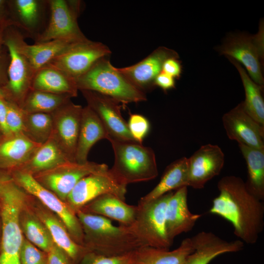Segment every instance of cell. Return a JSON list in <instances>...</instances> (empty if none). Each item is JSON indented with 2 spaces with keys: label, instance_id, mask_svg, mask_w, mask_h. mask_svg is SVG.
Here are the masks:
<instances>
[{
  "label": "cell",
  "instance_id": "cell-1",
  "mask_svg": "<svg viewBox=\"0 0 264 264\" xmlns=\"http://www.w3.org/2000/svg\"><path fill=\"white\" fill-rule=\"evenodd\" d=\"M219 194L209 213L220 216L233 226L234 234L243 243L257 242L264 227V205L246 188L240 177L226 176L217 185Z\"/></svg>",
  "mask_w": 264,
  "mask_h": 264
},
{
  "label": "cell",
  "instance_id": "cell-2",
  "mask_svg": "<svg viewBox=\"0 0 264 264\" xmlns=\"http://www.w3.org/2000/svg\"><path fill=\"white\" fill-rule=\"evenodd\" d=\"M28 196L9 176L0 174V264H21L24 237L20 215Z\"/></svg>",
  "mask_w": 264,
  "mask_h": 264
},
{
  "label": "cell",
  "instance_id": "cell-3",
  "mask_svg": "<svg viewBox=\"0 0 264 264\" xmlns=\"http://www.w3.org/2000/svg\"><path fill=\"white\" fill-rule=\"evenodd\" d=\"M76 215L84 235V246L107 256L126 254L143 247L130 227L115 226L104 217L79 210Z\"/></svg>",
  "mask_w": 264,
  "mask_h": 264
},
{
  "label": "cell",
  "instance_id": "cell-4",
  "mask_svg": "<svg viewBox=\"0 0 264 264\" xmlns=\"http://www.w3.org/2000/svg\"><path fill=\"white\" fill-rule=\"evenodd\" d=\"M79 90L93 91L126 104L147 100L145 93L134 87L107 57L75 79Z\"/></svg>",
  "mask_w": 264,
  "mask_h": 264
},
{
  "label": "cell",
  "instance_id": "cell-5",
  "mask_svg": "<svg viewBox=\"0 0 264 264\" xmlns=\"http://www.w3.org/2000/svg\"><path fill=\"white\" fill-rule=\"evenodd\" d=\"M109 141L114 154V164L110 169L122 182L127 185L157 176L155 155L151 148L136 141Z\"/></svg>",
  "mask_w": 264,
  "mask_h": 264
},
{
  "label": "cell",
  "instance_id": "cell-6",
  "mask_svg": "<svg viewBox=\"0 0 264 264\" xmlns=\"http://www.w3.org/2000/svg\"><path fill=\"white\" fill-rule=\"evenodd\" d=\"M23 36L14 25L6 30L4 45L7 47L10 63L8 70V83L2 88L5 99L21 108L31 85L36 71L20 48V40Z\"/></svg>",
  "mask_w": 264,
  "mask_h": 264
},
{
  "label": "cell",
  "instance_id": "cell-7",
  "mask_svg": "<svg viewBox=\"0 0 264 264\" xmlns=\"http://www.w3.org/2000/svg\"><path fill=\"white\" fill-rule=\"evenodd\" d=\"M168 192L151 201L139 203L135 220L129 226L143 246L169 249L172 246L166 234L165 212L173 194Z\"/></svg>",
  "mask_w": 264,
  "mask_h": 264
},
{
  "label": "cell",
  "instance_id": "cell-8",
  "mask_svg": "<svg viewBox=\"0 0 264 264\" xmlns=\"http://www.w3.org/2000/svg\"><path fill=\"white\" fill-rule=\"evenodd\" d=\"M8 176L14 182L28 194L38 199L63 222L73 240L84 246V235L76 214L67 203L41 185L33 176L16 169Z\"/></svg>",
  "mask_w": 264,
  "mask_h": 264
},
{
  "label": "cell",
  "instance_id": "cell-9",
  "mask_svg": "<svg viewBox=\"0 0 264 264\" xmlns=\"http://www.w3.org/2000/svg\"><path fill=\"white\" fill-rule=\"evenodd\" d=\"M264 46L263 26L254 36L243 33L230 34L218 49L220 54L243 65L251 79L263 86L261 63L264 57Z\"/></svg>",
  "mask_w": 264,
  "mask_h": 264
},
{
  "label": "cell",
  "instance_id": "cell-10",
  "mask_svg": "<svg viewBox=\"0 0 264 264\" xmlns=\"http://www.w3.org/2000/svg\"><path fill=\"white\" fill-rule=\"evenodd\" d=\"M47 2L50 10L49 22L37 36L36 43L62 40L75 43L88 40L77 22L78 2L65 0H50Z\"/></svg>",
  "mask_w": 264,
  "mask_h": 264
},
{
  "label": "cell",
  "instance_id": "cell-11",
  "mask_svg": "<svg viewBox=\"0 0 264 264\" xmlns=\"http://www.w3.org/2000/svg\"><path fill=\"white\" fill-rule=\"evenodd\" d=\"M127 186L108 168L92 173L80 179L65 202L76 213L90 201L104 194H113L125 201Z\"/></svg>",
  "mask_w": 264,
  "mask_h": 264
},
{
  "label": "cell",
  "instance_id": "cell-12",
  "mask_svg": "<svg viewBox=\"0 0 264 264\" xmlns=\"http://www.w3.org/2000/svg\"><path fill=\"white\" fill-rule=\"evenodd\" d=\"M108 168L105 164L88 161L81 164L69 161L32 176L43 187L66 201L68 195L80 179L92 173Z\"/></svg>",
  "mask_w": 264,
  "mask_h": 264
},
{
  "label": "cell",
  "instance_id": "cell-13",
  "mask_svg": "<svg viewBox=\"0 0 264 264\" xmlns=\"http://www.w3.org/2000/svg\"><path fill=\"white\" fill-rule=\"evenodd\" d=\"M110 53V49L105 44L88 40L73 44L46 65L58 68L76 79L88 71L100 59Z\"/></svg>",
  "mask_w": 264,
  "mask_h": 264
},
{
  "label": "cell",
  "instance_id": "cell-14",
  "mask_svg": "<svg viewBox=\"0 0 264 264\" xmlns=\"http://www.w3.org/2000/svg\"><path fill=\"white\" fill-rule=\"evenodd\" d=\"M83 107L71 100L51 113L50 138L59 146L68 160L75 161V154Z\"/></svg>",
  "mask_w": 264,
  "mask_h": 264
},
{
  "label": "cell",
  "instance_id": "cell-15",
  "mask_svg": "<svg viewBox=\"0 0 264 264\" xmlns=\"http://www.w3.org/2000/svg\"><path fill=\"white\" fill-rule=\"evenodd\" d=\"M80 91L87 106L95 113L106 129L108 140L112 139L121 141H136L129 131L127 122L122 115L119 102L95 91Z\"/></svg>",
  "mask_w": 264,
  "mask_h": 264
},
{
  "label": "cell",
  "instance_id": "cell-16",
  "mask_svg": "<svg viewBox=\"0 0 264 264\" xmlns=\"http://www.w3.org/2000/svg\"><path fill=\"white\" fill-rule=\"evenodd\" d=\"M224 163V154L217 145L201 146L188 158V187L203 188L205 184L218 176Z\"/></svg>",
  "mask_w": 264,
  "mask_h": 264
},
{
  "label": "cell",
  "instance_id": "cell-17",
  "mask_svg": "<svg viewBox=\"0 0 264 264\" xmlns=\"http://www.w3.org/2000/svg\"><path fill=\"white\" fill-rule=\"evenodd\" d=\"M222 121L230 140L236 141L238 144L264 149V126L245 112L242 102L224 114Z\"/></svg>",
  "mask_w": 264,
  "mask_h": 264
},
{
  "label": "cell",
  "instance_id": "cell-18",
  "mask_svg": "<svg viewBox=\"0 0 264 264\" xmlns=\"http://www.w3.org/2000/svg\"><path fill=\"white\" fill-rule=\"evenodd\" d=\"M28 204L47 228L54 244L65 251L74 264H78L83 257L90 251L85 246L76 243L61 220L30 195Z\"/></svg>",
  "mask_w": 264,
  "mask_h": 264
},
{
  "label": "cell",
  "instance_id": "cell-19",
  "mask_svg": "<svg viewBox=\"0 0 264 264\" xmlns=\"http://www.w3.org/2000/svg\"><path fill=\"white\" fill-rule=\"evenodd\" d=\"M173 57L179 58L176 51L160 46L137 63L117 69L134 87L145 93L155 87L154 80L162 71L164 62Z\"/></svg>",
  "mask_w": 264,
  "mask_h": 264
},
{
  "label": "cell",
  "instance_id": "cell-20",
  "mask_svg": "<svg viewBox=\"0 0 264 264\" xmlns=\"http://www.w3.org/2000/svg\"><path fill=\"white\" fill-rule=\"evenodd\" d=\"M188 187L176 190L169 198L165 212V229L167 238L172 244L179 235L190 231L201 214L191 213L188 205Z\"/></svg>",
  "mask_w": 264,
  "mask_h": 264
},
{
  "label": "cell",
  "instance_id": "cell-21",
  "mask_svg": "<svg viewBox=\"0 0 264 264\" xmlns=\"http://www.w3.org/2000/svg\"><path fill=\"white\" fill-rule=\"evenodd\" d=\"M191 238L194 250L182 264H209L218 256L240 251L244 246L240 240L227 241L210 232L202 231Z\"/></svg>",
  "mask_w": 264,
  "mask_h": 264
},
{
  "label": "cell",
  "instance_id": "cell-22",
  "mask_svg": "<svg viewBox=\"0 0 264 264\" xmlns=\"http://www.w3.org/2000/svg\"><path fill=\"white\" fill-rule=\"evenodd\" d=\"M41 145L23 134L3 136L0 140V174L8 175L19 168Z\"/></svg>",
  "mask_w": 264,
  "mask_h": 264
},
{
  "label": "cell",
  "instance_id": "cell-23",
  "mask_svg": "<svg viewBox=\"0 0 264 264\" xmlns=\"http://www.w3.org/2000/svg\"><path fill=\"white\" fill-rule=\"evenodd\" d=\"M79 210L110 219L129 226L135 220L137 206L128 204L113 194H107L95 198Z\"/></svg>",
  "mask_w": 264,
  "mask_h": 264
},
{
  "label": "cell",
  "instance_id": "cell-24",
  "mask_svg": "<svg viewBox=\"0 0 264 264\" xmlns=\"http://www.w3.org/2000/svg\"><path fill=\"white\" fill-rule=\"evenodd\" d=\"M108 134L95 113L88 106L83 107L75 154V161L84 164L93 145L100 140L108 139Z\"/></svg>",
  "mask_w": 264,
  "mask_h": 264
},
{
  "label": "cell",
  "instance_id": "cell-25",
  "mask_svg": "<svg viewBox=\"0 0 264 264\" xmlns=\"http://www.w3.org/2000/svg\"><path fill=\"white\" fill-rule=\"evenodd\" d=\"M31 90L66 95L71 98L76 97L79 90L74 78L49 65L36 71Z\"/></svg>",
  "mask_w": 264,
  "mask_h": 264
},
{
  "label": "cell",
  "instance_id": "cell-26",
  "mask_svg": "<svg viewBox=\"0 0 264 264\" xmlns=\"http://www.w3.org/2000/svg\"><path fill=\"white\" fill-rule=\"evenodd\" d=\"M188 187V158L183 157L171 163L165 169L158 183L142 197L139 203H146L181 187Z\"/></svg>",
  "mask_w": 264,
  "mask_h": 264
},
{
  "label": "cell",
  "instance_id": "cell-27",
  "mask_svg": "<svg viewBox=\"0 0 264 264\" xmlns=\"http://www.w3.org/2000/svg\"><path fill=\"white\" fill-rule=\"evenodd\" d=\"M69 161L59 146L50 137L38 148L25 163L17 169L34 175Z\"/></svg>",
  "mask_w": 264,
  "mask_h": 264
},
{
  "label": "cell",
  "instance_id": "cell-28",
  "mask_svg": "<svg viewBox=\"0 0 264 264\" xmlns=\"http://www.w3.org/2000/svg\"><path fill=\"white\" fill-rule=\"evenodd\" d=\"M73 44L62 40H52L29 44L22 36L19 45L21 51L36 72Z\"/></svg>",
  "mask_w": 264,
  "mask_h": 264
},
{
  "label": "cell",
  "instance_id": "cell-29",
  "mask_svg": "<svg viewBox=\"0 0 264 264\" xmlns=\"http://www.w3.org/2000/svg\"><path fill=\"white\" fill-rule=\"evenodd\" d=\"M194 250L191 238L184 239L176 249L143 246L137 250L138 264H182Z\"/></svg>",
  "mask_w": 264,
  "mask_h": 264
},
{
  "label": "cell",
  "instance_id": "cell-30",
  "mask_svg": "<svg viewBox=\"0 0 264 264\" xmlns=\"http://www.w3.org/2000/svg\"><path fill=\"white\" fill-rule=\"evenodd\" d=\"M245 160L247 178L245 184L247 190L259 199H264V149L239 144Z\"/></svg>",
  "mask_w": 264,
  "mask_h": 264
},
{
  "label": "cell",
  "instance_id": "cell-31",
  "mask_svg": "<svg viewBox=\"0 0 264 264\" xmlns=\"http://www.w3.org/2000/svg\"><path fill=\"white\" fill-rule=\"evenodd\" d=\"M28 199L20 215L22 234L33 245L47 253L54 243L44 224L29 207Z\"/></svg>",
  "mask_w": 264,
  "mask_h": 264
},
{
  "label": "cell",
  "instance_id": "cell-32",
  "mask_svg": "<svg viewBox=\"0 0 264 264\" xmlns=\"http://www.w3.org/2000/svg\"><path fill=\"white\" fill-rule=\"evenodd\" d=\"M238 70L245 91V100L242 102L245 112L260 125L264 126V101L262 95L263 86L254 82L241 65L227 57Z\"/></svg>",
  "mask_w": 264,
  "mask_h": 264
},
{
  "label": "cell",
  "instance_id": "cell-33",
  "mask_svg": "<svg viewBox=\"0 0 264 264\" xmlns=\"http://www.w3.org/2000/svg\"><path fill=\"white\" fill-rule=\"evenodd\" d=\"M45 2L38 0L8 1L10 15L17 27L29 32L36 29L41 22Z\"/></svg>",
  "mask_w": 264,
  "mask_h": 264
},
{
  "label": "cell",
  "instance_id": "cell-34",
  "mask_svg": "<svg viewBox=\"0 0 264 264\" xmlns=\"http://www.w3.org/2000/svg\"><path fill=\"white\" fill-rule=\"evenodd\" d=\"M71 98L66 95L31 90L21 108L27 113H51L69 101Z\"/></svg>",
  "mask_w": 264,
  "mask_h": 264
},
{
  "label": "cell",
  "instance_id": "cell-35",
  "mask_svg": "<svg viewBox=\"0 0 264 264\" xmlns=\"http://www.w3.org/2000/svg\"><path fill=\"white\" fill-rule=\"evenodd\" d=\"M52 129L51 113L24 112L23 134L33 141L44 143L50 138Z\"/></svg>",
  "mask_w": 264,
  "mask_h": 264
},
{
  "label": "cell",
  "instance_id": "cell-36",
  "mask_svg": "<svg viewBox=\"0 0 264 264\" xmlns=\"http://www.w3.org/2000/svg\"><path fill=\"white\" fill-rule=\"evenodd\" d=\"M78 264H138L137 250L113 256H104L89 251Z\"/></svg>",
  "mask_w": 264,
  "mask_h": 264
},
{
  "label": "cell",
  "instance_id": "cell-37",
  "mask_svg": "<svg viewBox=\"0 0 264 264\" xmlns=\"http://www.w3.org/2000/svg\"><path fill=\"white\" fill-rule=\"evenodd\" d=\"M20 261L21 264H46L47 253L24 237L20 251Z\"/></svg>",
  "mask_w": 264,
  "mask_h": 264
},
{
  "label": "cell",
  "instance_id": "cell-38",
  "mask_svg": "<svg viewBox=\"0 0 264 264\" xmlns=\"http://www.w3.org/2000/svg\"><path fill=\"white\" fill-rule=\"evenodd\" d=\"M7 124L11 134H23L24 111L18 105L6 100Z\"/></svg>",
  "mask_w": 264,
  "mask_h": 264
},
{
  "label": "cell",
  "instance_id": "cell-39",
  "mask_svg": "<svg viewBox=\"0 0 264 264\" xmlns=\"http://www.w3.org/2000/svg\"><path fill=\"white\" fill-rule=\"evenodd\" d=\"M127 123L129 131L134 139L142 144L150 130V123L148 119L141 114H131Z\"/></svg>",
  "mask_w": 264,
  "mask_h": 264
},
{
  "label": "cell",
  "instance_id": "cell-40",
  "mask_svg": "<svg viewBox=\"0 0 264 264\" xmlns=\"http://www.w3.org/2000/svg\"><path fill=\"white\" fill-rule=\"evenodd\" d=\"M46 264H74L62 249L53 244L47 253Z\"/></svg>",
  "mask_w": 264,
  "mask_h": 264
},
{
  "label": "cell",
  "instance_id": "cell-41",
  "mask_svg": "<svg viewBox=\"0 0 264 264\" xmlns=\"http://www.w3.org/2000/svg\"><path fill=\"white\" fill-rule=\"evenodd\" d=\"M10 63L8 50L4 44L0 46V88H3L8 83V70Z\"/></svg>",
  "mask_w": 264,
  "mask_h": 264
},
{
  "label": "cell",
  "instance_id": "cell-42",
  "mask_svg": "<svg viewBox=\"0 0 264 264\" xmlns=\"http://www.w3.org/2000/svg\"><path fill=\"white\" fill-rule=\"evenodd\" d=\"M182 67L177 58H170L164 62L162 71L174 78H179L181 73Z\"/></svg>",
  "mask_w": 264,
  "mask_h": 264
},
{
  "label": "cell",
  "instance_id": "cell-43",
  "mask_svg": "<svg viewBox=\"0 0 264 264\" xmlns=\"http://www.w3.org/2000/svg\"><path fill=\"white\" fill-rule=\"evenodd\" d=\"M154 84L155 87L157 86L164 91H167L175 88V78L161 71L156 77Z\"/></svg>",
  "mask_w": 264,
  "mask_h": 264
},
{
  "label": "cell",
  "instance_id": "cell-44",
  "mask_svg": "<svg viewBox=\"0 0 264 264\" xmlns=\"http://www.w3.org/2000/svg\"><path fill=\"white\" fill-rule=\"evenodd\" d=\"M0 130L3 136L11 135L7 124V104L4 98L0 99Z\"/></svg>",
  "mask_w": 264,
  "mask_h": 264
},
{
  "label": "cell",
  "instance_id": "cell-45",
  "mask_svg": "<svg viewBox=\"0 0 264 264\" xmlns=\"http://www.w3.org/2000/svg\"><path fill=\"white\" fill-rule=\"evenodd\" d=\"M12 25L17 27L16 22H14L11 17L0 21V46L4 44V39L6 30L9 26Z\"/></svg>",
  "mask_w": 264,
  "mask_h": 264
},
{
  "label": "cell",
  "instance_id": "cell-46",
  "mask_svg": "<svg viewBox=\"0 0 264 264\" xmlns=\"http://www.w3.org/2000/svg\"><path fill=\"white\" fill-rule=\"evenodd\" d=\"M10 17L8 1L0 0V21Z\"/></svg>",
  "mask_w": 264,
  "mask_h": 264
},
{
  "label": "cell",
  "instance_id": "cell-47",
  "mask_svg": "<svg viewBox=\"0 0 264 264\" xmlns=\"http://www.w3.org/2000/svg\"><path fill=\"white\" fill-rule=\"evenodd\" d=\"M4 98V95L2 88H0V99Z\"/></svg>",
  "mask_w": 264,
  "mask_h": 264
},
{
  "label": "cell",
  "instance_id": "cell-48",
  "mask_svg": "<svg viewBox=\"0 0 264 264\" xmlns=\"http://www.w3.org/2000/svg\"><path fill=\"white\" fill-rule=\"evenodd\" d=\"M3 135L0 130V140L2 139V138L3 137Z\"/></svg>",
  "mask_w": 264,
  "mask_h": 264
},
{
  "label": "cell",
  "instance_id": "cell-49",
  "mask_svg": "<svg viewBox=\"0 0 264 264\" xmlns=\"http://www.w3.org/2000/svg\"><path fill=\"white\" fill-rule=\"evenodd\" d=\"M1 231V222H0V232Z\"/></svg>",
  "mask_w": 264,
  "mask_h": 264
},
{
  "label": "cell",
  "instance_id": "cell-50",
  "mask_svg": "<svg viewBox=\"0 0 264 264\" xmlns=\"http://www.w3.org/2000/svg\"></svg>",
  "mask_w": 264,
  "mask_h": 264
}]
</instances>
